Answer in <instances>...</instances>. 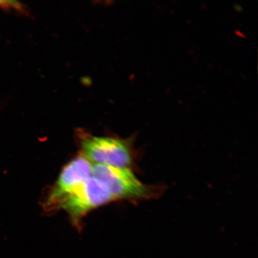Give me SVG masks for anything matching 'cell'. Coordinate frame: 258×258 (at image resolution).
<instances>
[{
	"instance_id": "1",
	"label": "cell",
	"mask_w": 258,
	"mask_h": 258,
	"mask_svg": "<svg viewBox=\"0 0 258 258\" xmlns=\"http://www.w3.org/2000/svg\"><path fill=\"white\" fill-rule=\"evenodd\" d=\"M82 156L95 164L131 169L134 164L133 138L98 137L78 133Z\"/></svg>"
},
{
	"instance_id": "2",
	"label": "cell",
	"mask_w": 258,
	"mask_h": 258,
	"mask_svg": "<svg viewBox=\"0 0 258 258\" xmlns=\"http://www.w3.org/2000/svg\"><path fill=\"white\" fill-rule=\"evenodd\" d=\"M92 176L108 189L113 200H147L162 192L157 186L147 185L139 180L131 169L93 164Z\"/></svg>"
},
{
	"instance_id": "3",
	"label": "cell",
	"mask_w": 258,
	"mask_h": 258,
	"mask_svg": "<svg viewBox=\"0 0 258 258\" xmlns=\"http://www.w3.org/2000/svg\"><path fill=\"white\" fill-rule=\"evenodd\" d=\"M93 165L81 155L64 167L55 184L48 193L44 206L48 210L57 209L69 197L92 176Z\"/></svg>"
},
{
	"instance_id": "4",
	"label": "cell",
	"mask_w": 258,
	"mask_h": 258,
	"mask_svg": "<svg viewBox=\"0 0 258 258\" xmlns=\"http://www.w3.org/2000/svg\"><path fill=\"white\" fill-rule=\"evenodd\" d=\"M112 200L107 188L99 180L92 176L58 209L66 211L72 221L77 224L88 212Z\"/></svg>"
}]
</instances>
